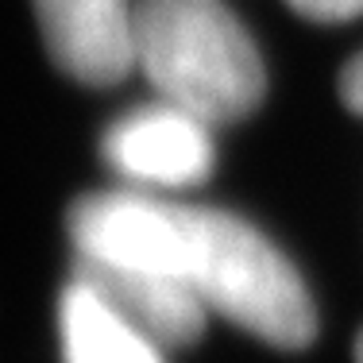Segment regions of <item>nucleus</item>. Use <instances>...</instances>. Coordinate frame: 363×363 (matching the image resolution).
<instances>
[{"label":"nucleus","instance_id":"f257e3e1","mask_svg":"<svg viewBox=\"0 0 363 363\" xmlns=\"http://www.w3.org/2000/svg\"><path fill=\"white\" fill-rule=\"evenodd\" d=\"M135 66L209 128L252 116L267 93L263 58L224 0H135Z\"/></svg>","mask_w":363,"mask_h":363},{"label":"nucleus","instance_id":"f03ea898","mask_svg":"<svg viewBox=\"0 0 363 363\" xmlns=\"http://www.w3.org/2000/svg\"><path fill=\"white\" fill-rule=\"evenodd\" d=\"M186 279L201 301L274 348H306L317 336V309L294 263L259 228L224 209H189Z\"/></svg>","mask_w":363,"mask_h":363},{"label":"nucleus","instance_id":"7ed1b4c3","mask_svg":"<svg viewBox=\"0 0 363 363\" xmlns=\"http://www.w3.org/2000/svg\"><path fill=\"white\" fill-rule=\"evenodd\" d=\"M70 240L77 263L186 274L182 205H167L140 189H108L74 201Z\"/></svg>","mask_w":363,"mask_h":363},{"label":"nucleus","instance_id":"20e7f679","mask_svg":"<svg viewBox=\"0 0 363 363\" xmlns=\"http://www.w3.org/2000/svg\"><path fill=\"white\" fill-rule=\"evenodd\" d=\"M101 151L108 167L135 186H194L213 170V128L159 97L112 120Z\"/></svg>","mask_w":363,"mask_h":363},{"label":"nucleus","instance_id":"39448f33","mask_svg":"<svg viewBox=\"0 0 363 363\" xmlns=\"http://www.w3.org/2000/svg\"><path fill=\"white\" fill-rule=\"evenodd\" d=\"M47 50L85 85H116L135 70L132 0H31Z\"/></svg>","mask_w":363,"mask_h":363},{"label":"nucleus","instance_id":"423d86ee","mask_svg":"<svg viewBox=\"0 0 363 363\" xmlns=\"http://www.w3.org/2000/svg\"><path fill=\"white\" fill-rule=\"evenodd\" d=\"M74 279L85 282L108 309H116L132 328H140L159 348H186L205 333V313L197 286L186 274L162 271H116V267L77 263Z\"/></svg>","mask_w":363,"mask_h":363},{"label":"nucleus","instance_id":"0eeeda50","mask_svg":"<svg viewBox=\"0 0 363 363\" xmlns=\"http://www.w3.org/2000/svg\"><path fill=\"white\" fill-rule=\"evenodd\" d=\"M66 363H162V348L108 309L85 282L70 279L58 301Z\"/></svg>","mask_w":363,"mask_h":363},{"label":"nucleus","instance_id":"6e6552de","mask_svg":"<svg viewBox=\"0 0 363 363\" xmlns=\"http://www.w3.org/2000/svg\"><path fill=\"white\" fill-rule=\"evenodd\" d=\"M286 4L317 23H344L363 16V0H286Z\"/></svg>","mask_w":363,"mask_h":363},{"label":"nucleus","instance_id":"1a4fd4ad","mask_svg":"<svg viewBox=\"0 0 363 363\" xmlns=\"http://www.w3.org/2000/svg\"><path fill=\"white\" fill-rule=\"evenodd\" d=\"M340 97L356 116H363V55H356L340 74Z\"/></svg>","mask_w":363,"mask_h":363},{"label":"nucleus","instance_id":"9d476101","mask_svg":"<svg viewBox=\"0 0 363 363\" xmlns=\"http://www.w3.org/2000/svg\"><path fill=\"white\" fill-rule=\"evenodd\" d=\"M356 363H363V333H359V340H356Z\"/></svg>","mask_w":363,"mask_h":363}]
</instances>
